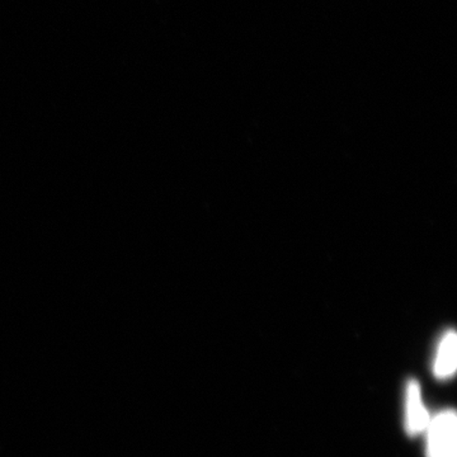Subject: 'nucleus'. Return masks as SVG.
<instances>
[{"label":"nucleus","instance_id":"nucleus-1","mask_svg":"<svg viewBox=\"0 0 457 457\" xmlns=\"http://www.w3.org/2000/svg\"><path fill=\"white\" fill-rule=\"evenodd\" d=\"M456 413L444 411L427 427V457H456Z\"/></svg>","mask_w":457,"mask_h":457},{"label":"nucleus","instance_id":"nucleus-2","mask_svg":"<svg viewBox=\"0 0 457 457\" xmlns=\"http://www.w3.org/2000/svg\"><path fill=\"white\" fill-rule=\"evenodd\" d=\"M407 411H405V429L411 436L425 431L428 427V411L422 402L420 386L416 380L409 381L407 385Z\"/></svg>","mask_w":457,"mask_h":457},{"label":"nucleus","instance_id":"nucleus-3","mask_svg":"<svg viewBox=\"0 0 457 457\" xmlns=\"http://www.w3.org/2000/svg\"><path fill=\"white\" fill-rule=\"evenodd\" d=\"M457 339L453 330L445 333L438 345L437 356H436L433 372L436 378H451L456 371L457 365Z\"/></svg>","mask_w":457,"mask_h":457}]
</instances>
